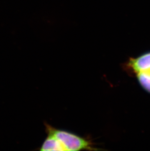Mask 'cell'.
I'll list each match as a JSON object with an SVG mask.
<instances>
[{
    "instance_id": "obj_1",
    "label": "cell",
    "mask_w": 150,
    "mask_h": 151,
    "mask_svg": "<svg viewBox=\"0 0 150 151\" xmlns=\"http://www.w3.org/2000/svg\"><path fill=\"white\" fill-rule=\"evenodd\" d=\"M47 137L41 144V151H77L96 150L90 139L66 130L56 128L45 124Z\"/></svg>"
},
{
    "instance_id": "obj_2",
    "label": "cell",
    "mask_w": 150,
    "mask_h": 151,
    "mask_svg": "<svg viewBox=\"0 0 150 151\" xmlns=\"http://www.w3.org/2000/svg\"><path fill=\"white\" fill-rule=\"evenodd\" d=\"M130 65L136 73L150 70V52L143 54L137 58L132 59Z\"/></svg>"
},
{
    "instance_id": "obj_3",
    "label": "cell",
    "mask_w": 150,
    "mask_h": 151,
    "mask_svg": "<svg viewBox=\"0 0 150 151\" xmlns=\"http://www.w3.org/2000/svg\"><path fill=\"white\" fill-rule=\"evenodd\" d=\"M137 76L141 85L150 93V70L137 73Z\"/></svg>"
}]
</instances>
